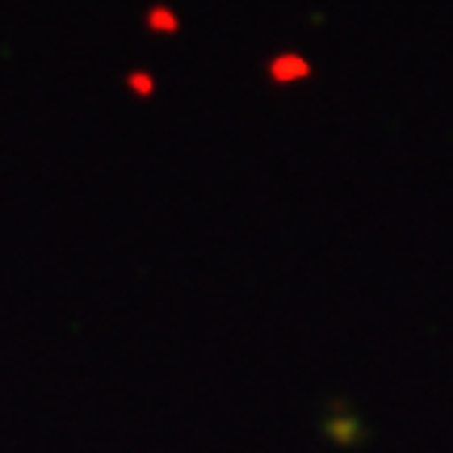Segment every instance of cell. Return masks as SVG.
<instances>
[{
	"mask_svg": "<svg viewBox=\"0 0 453 453\" xmlns=\"http://www.w3.org/2000/svg\"><path fill=\"white\" fill-rule=\"evenodd\" d=\"M324 433L336 445H357L361 441V420H357L353 411H340V416H327L324 420Z\"/></svg>",
	"mask_w": 453,
	"mask_h": 453,
	"instance_id": "1",
	"label": "cell"
},
{
	"mask_svg": "<svg viewBox=\"0 0 453 453\" xmlns=\"http://www.w3.org/2000/svg\"><path fill=\"white\" fill-rule=\"evenodd\" d=\"M269 76H273L277 84L307 81V76H311V59H303V55H277L273 64H269Z\"/></svg>",
	"mask_w": 453,
	"mask_h": 453,
	"instance_id": "2",
	"label": "cell"
},
{
	"mask_svg": "<svg viewBox=\"0 0 453 453\" xmlns=\"http://www.w3.org/2000/svg\"><path fill=\"white\" fill-rule=\"evenodd\" d=\"M147 30H156V34H177L180 30V17L168 9V4H151L147 9Z\"/></svg>",
	"mask_w": 453,
	"mask_h": 453,
	"instance_id": "3",
	"label": "cell"
},
{
	"mask_svg": "<svg viewBox=\"0 0 453 453\" xmlns=\"http://www.w3.org/2000/svg\"><path fill=\"white\" fill-rule=\"evenodd\" d=\"M127 88L130 93H139V97H151V93H156V76H147V72H130Z\"/></svg>",
	"mask_w": 453,
	"mask_h": 453,
	"instance_id": "4",
	"label": "cell"
}]
</instances>
